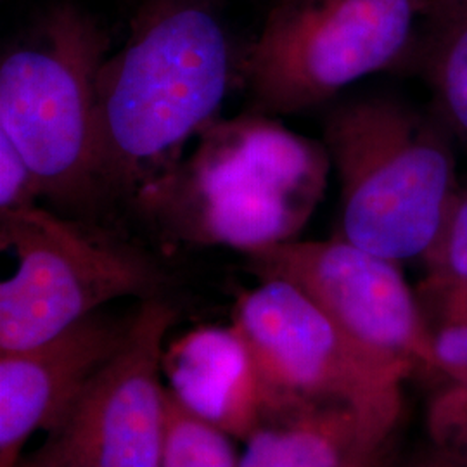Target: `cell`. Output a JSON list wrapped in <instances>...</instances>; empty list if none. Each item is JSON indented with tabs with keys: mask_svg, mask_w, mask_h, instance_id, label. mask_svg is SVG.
Listing matches in <instances>:
<instances>
[{
	"mask_svg": "<svg viewBox=\"0 0 467 467\" xmlns=\"http://www.w3.org/2000/svg\"><path fill=\"white\" fill-rule=\"evenodd\" d=\"M109 35L82 7H50L0 61V134L34 170L42 196L84 206L102 194L96 87Z\"/></svg>",
	"mask_w": 467,
	"mask_h": 467,
	"instance_id": "277c9868",
	"label": "cell"
},
{
	"mask_svg": "<svg viewBox=\"0 0 467 467\" xmlns=\"http://www.w3.org/2000/svg\"><path fill=\"white\" fill-rule=\"evenodd\" d=\"M414 46L441 123L467 148V0H426Z\"/></svg>",
	"mask_w": 467,
	"mask_h": 467,
	"instance_id": "4fadbf2b",
	"label": "cell"
},
{
	"mask_svg": "<svg viewBox=\"0 0 467 467\" xmlns=\"http://www.w3.org/2000/svg\"><path fill=\"white\" fill-rule=\"evenodd\" d=\"M324 146L341 187V237L397 264L433 250L461 187L438 121L393 98L336 108Z\"/></svg>",
	"mask_w": 467,
	"mask_h": 467,
	"instance_id": "3957f363",
	"label": "cell"
},
{
	"mask_svg": "<svg viewBox=\"0 0 467 467\" xmlns=\"http://www.w3.org/2000/svg\"><path fill=\"white\" fill-rule=\"evenodd\" d=\"M430 447L457 467H467V374L447 378L426 412Z\"/></svg>",
	"mask_w": 467,
	"mask_h": 467,
	"instance_id": "2e32d148",
	"label": "cell"
},
{
	"mask_svg": "<svg viewBox=\"0 0 467 467\" xmlns=\"http://www.w3.org/2000/svg\"><path fill=\"white\" fill-rule=\"evenodd\" d=\"M258 277L300 287L364 348L434 372L433 329L401 274L400 264L337 235L287 241L246 253Z\"/></svg>",
	"mask_w": 467,
	"mask_h": 467,
	"instance_id": "9c48e42d",
	"label": "cell"
},
{
	"mask_svg": "<svg viewBox=\"0 0 467 467\" xmlns=\"http://www.w3.org/2000/svg\"><path fill=\"white\" fill-rule=\"evenodd\" d=\"M168 393L194 416L246 440L268 412L265 386L239 329L202 326L168 345Z\"/></svg>",
	"mask_w": 467,
	"mask_h": 467,
	"instance_id": "8fae6325",
	"label": "cell"
},
{
	"mask_svg": "<svg viewBox=\"0 0 467 467\" xmlns=\"http://www.w3.org/2000/svg\"><path fill=\"white\" fill-rule=\"evenodd\" d=\"M409 467H457L449 459H445L441 453L434 451V449H428L424 451V455L418 457L412 464Z\"/></svg>",
	"mask_w": 467,
	"mask_h": 467,
	"instance_id": "d6986e66",
	"label": "cell"
},
{
	"mask_svg": "<svg viewBox=\"0 0 467 467\" xmlns=\"http://www.w3.org/2000/svg\"><path fill=\"white\" fill-rule=\"evenodd\" d=\"M129 324L96 312L47 341L0 351V467H19L32 434L57 426Z\"/></svg>",
	"mask_w": 467,
	"mask_h": 467,
	"instance_id": "30bf717a",
	"label": "cell"
},
{
	"mask_svg": "<svg viewBox=\"0 0 467 467\" xmlns=\"http://www.w3.org/2000/svg\"><path fill=\"white\" fill-rule=\"evenodd\" d=\"M42 196L34 170L16 146L0 134V213L36 206Z\"/></svg>",
	"mask_w": 467,
	"mask_h": 467,
	"instance_id": "ac0fdd59",
	"label": "cell"
},
{
	"mask_svg": "<svg viewBox=\"0 0 467 467\" xmlns=\"http://www.w3.org/2000/svg\"><path fill=\"white\" fill-rule=\"evenodd\" d=\"M177 312L158 295L135 312L113 357L85 384L35 451L49 467H160L168 389L163 355Z\"/></svg>",
	"mask_w": 467,
	"mask_h": 467,
	"instance_id": "ba28073f",
	"label": "cell"
},
{
	"mask_svg": "<svg viewBox=\"0 0 467 467\" xmlns=\"http://www.w3.org/2000/svg\"><path fill=\"white\" fill-rule=\"evenodd\" d=\"M231 44L202 0H146L96 87L102 192L135 194L181 161L218 119L231 84Z\"/></svg>",
	"mask_w": 467,
	"mask_h": 467,
	"instance_id": "6da1fadb",
	"label": "cell"
},
{
	"mask_svg": "<svg viewBox=\"0 0 467 467\" xmlns=\"http://www.w3.org/2000/svg\"><path fill=\"white\" fill-rule=\"evenodd\" d=\"M244 441L239 467H351L389 445L337 401L270 410Z\"/></svg>",
	"mask_w": 467,
	"mask_h": 467,
	"instance_id": "7c38bea8",
	"label": "cell"
},
{
	"mask_svg": "<svg viewBox=\"0 0 467 467\" xmlns=\"http://www.w3.org/2000/svg\"><path fill=\"white\" fill-rule=\"evenodd\" d=\"M426 291L436 312L434 372L453 378L467 374V283H430Z\"/></svg>",
	"mask_w": 467,
	"mask_h": 467,
	"instance_id": "9a60e30c",
	"label": "cell"
},
{
	"mask_svg": "<svg viewBox=\"0 0 467 467\" xmlns=\"http://www.w3.org/2000/svg\"><path fill=\"white\" fill-rule=\"evenodd\" d=\"M0 244L17 260L0 284V351L47 341L109 301L156 296L161 283L142 251L38 206L0 213Z\"/></svg>",
	"mask_w": 467,
	"mask_h": 467,
	"instance_id": "52a82bcc",
	"label": "cell"
},
{
	"mask_svg": "<svg viewBox=\"0 0 467 467\" xmlns=\"http://www.w3.org/2000/svg\"><path fill=\"white\" fill-rule=\"evenodd\" d=\"M234 326L250 347L265 386L268 412L314 401L350 405L391 441L401 388L414 368L358 345L300 287L265 279L241 295Z\"/></svg>",
	"mask_w": 467,
	"mask_h": 467,
	"instance_id": "5b68a950",
	"label": "cell"
},
{
	"mask_svg": "<svg viewBox=\"0 0 467 467\" xmlns=\"http://www.w3.org/2000/svg\"><path fill=\"white\" fill-rule=\"evenodd\" d=\"M202 2H208V4H215L217 0H202Z\"/></svg>",
	"mask_w": 467,
	"mask_h": 467,
	"instance_id": "7402d4cb",
	"label": "cell"
},
{
	"mask_svg": "<svg viewBox=\"0 0 467 467\" xmlns=\"http://www.w3.org/2000/svg\"><path fill=\"white\" fill-rule=\"evenodd\" d=\"M234 440L189 412L168 393L167 433L160 467H239L241 455Z\"/></svg>",
	"mask_w": 467,
	"mask_h": 467,
	"instance_id": "5bb4252c",
	"label": "cell"
},
{
	"mask_svg": "<svg viewBox=\"0 0 467 467\" xmlns=\"http://www.w3.org/2000/svg\"><path fill=\"white\" fill-rule=\"evenodd\" d=\"M424 262L430 268V283H467V187L459 191Z\"/></svg>",
	"mask_w": 467,
	"mask_h": 467,
	"instance_id": "e0dca14e",
	"label": "cell"
},
{
	"mask_svg": "<svg viewBox=\"0 0 467 467\" xmlns=\"http://www.w3.org/2000/svg\"><path fill=\"white\" fill-rule=\"evenodd\" d=\"M422 2H424V4H426V0H422Z\"/></svg>",
	"mask_w": 467,
	"mask_h": 467,
	"instance_id": "603a6c76",
	"label": "cell"
},
{
	"mask_svg": "<svg viewBox=\"0 0 467 467\" xmlns=\"http://www.w3.org/2000/svg\"><path fill=\"white\" fill-rule=\"evenodd\" d=\"M422 9V0H279L244 59L258 109H312L395 67L414 47Z\"/></svg>",
	"mask_w": 467,
	"mask_h": 467,
	"instance_id": "8992f818",
	"label": "cell"
},
{
	"mask_svg": "<svg viewBox=\"0 0 467 467\" xmlns=\"http://www.w3.org/2000/svg\"><path fill=\"white\" fill-rule=\"evenodd\" d=\"M386 457H388V449L376 453V455H372V457H368V459H364L362 462H358V464L351 467H386Z\"/></svg>",
	"mask_w": 467,
	"mask_h": 467,
	"instance_id": "ffe728a7",
	"label": "cell"
},
{
	"mask_svg": "<svg viewBox=\"0 0 467 467\" xmlns=\"http://www.w3.org/2000/svg\"><path fill=\"white\" fill-rule=\"evenodd\" d=\"M19 467H49L46 466V464H42V462H38V461H35L34 457L30 455V457H25L23 459V462L19 464Z\"/></svg>",
	"mask_w": 467,
	"mask_h": 467,
	"instance_id": "44dd1931",
	"label": "cell"
},
{
	"mask_svg": "<svg viewBox=\"0 0 467 467\" xmlns=\"http://www.w3.org/2000/svg\"><path fill=\"white\" fill-rule=\"evenodd\" d=\"M331 167L326 146L258 111L217 119L134 201L181 241L246 254L296 239Z\"/></svg>",
	"mask_w": 467,
	"mask_h": 467,
	"instance_id": "7a4b0ae2",
	"label": "cell"
}]
</instances>
